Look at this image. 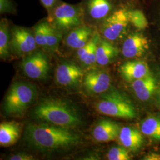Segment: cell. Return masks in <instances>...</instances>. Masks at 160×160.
Masks as SVG:
<instances>
[{
    "mask_svg": "<svg viewBox=\"0 0 160 160\" xmlns=\"http://www.w3.org/2000/svg\"><path fill=\"white\" fill-rule=\"evenodd\" d=\"M26 141L40 151H53L75 145L80 137L70 129L54 125L30 123L24 132Z\"/></svg>",
    "mask_w": 160,
    "mask_h": 160,
    "instance_id": "cell-1",
    "label": "cell"
},
{
    "mask_svg": "<svg viewBox=\"0 0 160 160\" xmlns=\"http://www.w3.org/2000/svg\"><path fill=\"white\" fill-rule=\"evenodd\" d=\"M36 118L57 126L69 129L82 123L80 115L67 102L59 98H45L34 109Z\"/></svg>",
    "mask_w": 160,
    "mask_h": 160,
    "instance_id": "cell-2",
    "label": "cell"
},
{
    "mask_svg": "<svg viewBox=\"0 0 160 160\" xmlns=\"http://www.w3.org/2000/svg\"><path fill=\"white\" fill-rule=\"evenodd\" d=\"M95 108L101 114L114 118L132 119L137 116L136 109L131 100L113 88L100 94Z\"/></svg>",
    "mask_w": 160,
    "mask_h": 160,
    "instance_id": "cell-3",
    "label": "cell"
},
{
    "mask_svg": "<svg viewBox=\"0 0 160 160\" xmlns=\"http://www.w3.org/2000/svg\"><path fill=\"white\" fill-rule=\"evenodd\" d=\"M46 19L62 34L85 24L80 3L71 4L62 1L48 14Z\"/></svg>",
    "mask_w": 160,
    "mask_h": 160,
    "instance_id": "cell-4",
    "label": "cell"
},
{
    "mask_svg": "<svg viewBox=\"0 0 160 160\" xmlns=\"http://www.w3.org/2000/svg\"><path fill=\"white\" fill-rule=\"evenodd\" d=\"M36 97L37 90L34 85L24 81L16 82L6 96L4 110L12 116L22 114L33 103Z\"/></svg>",
    "mask_w": 160,
    "mask_h": 160,
    "instance_id": "cell-5",
    "label": "cell"
},
{
    "mask_svg": "<svg viewBox=\"0 0 160 160\" xmlns=\"http://www.w3.org/2000/svg\"><path fill=\"white\" fill-rule=\"evenodd\" d=\"M131 25L129 9L119 7L97 28L101 37L111 42L124 38Z\"/></svg>",
    "mask_w": 160,
    "mask_h": 160,
    "instance_id": "cell-6",
    "label": "cell"
},
{
    "mask_svg": "<svg viewBox=\"0 0 160 160\" xmlns=\"http://www.w3.org/2000/svg\"><path fill=\"white\" fill-rule=\"evenodd\" d=\"M80 4L84 24L96 29L119 8L113 0H81Z\"/></svg>",
    "mask_w": 160,
    "mask_h": 160,
    "instance_id": "cell-7",
    "label": "cell"
},
{
    "mask_svg": "<svg viewBox=\"0 0 160 160\" xmlns=\"http://www.w3.org/2000/svg\"><path fill=\"white\" fill-rule=\"evenodd\" d=\"M37 47L33 30L17 26L11 28L10 50L14 54L26 57L34 52Z\"/></svg>",
    "mask_w": 160,
    "mask_h": 160,
    "instance_id": "cell-8",
    "label": "cell"
},
{
    "mask_svg": "<svg viewBox=\"0 0 160 160\" xmlns=\"http://www.w3.org/2000/svg\"><path fill=\"white\" fill-rule=\"evenodd\" d=\"M37 45L46 51L56 53L62 38V33L52 26L45 18L33 28Z\"/></svg>",
    "mask_w": 160,
    "mask_h": 160,
    "instance_id": "cell-9",
    "label": "cell"
},
{
    "mask_svg": "<svg viewBox=\"0 0 160 160\" xmlns=\"http://www.w3.org/2000/svg\"><path fill=\"white\" fill-rule=\"evenodd\" d=\"M151 48V41L142 31L136 30L128 34L123 40L121 52L126 58L142 57Z\"/></svg>",
    "mask_w": 160,
    "mask_h": 160,
    "instance_id": "cell-10",
    "label": "cell"
},
{
    "mask_svg": "<svg viewBox=\"0 0 160 160\" xmlns=\"http://www.w3.org/2000/svg\"><path fill=\"white\" fill-rule=\"evenodd\" d=\"M23 72L34 80L45 78L49 70V63L46 55L41 51H34L23 59L21 64Z\"/></svg>",
    "mask_w": 160,
    "mask_h": 160,
    "instance_id": "cell-11",
    "label": "cell"
},
{
    "mask_svg": "<svg viewBox=\"0 0 160 160\" xmlns=\"http://www.w3.org/2000/svg\"><path fill=\"white\" fill-rule=\"evenodd\" d=\"M83 71L74 63L65 62L58 66L55 78L61 86L71 87L78 85L83 78Z\"/></svg>",
    "mask_w": 160,
    "mask_h": 160,
    "instance_id": "cell-12",
    "label": "cell"
},
{
    "mask_svg": "<svg viewBox=\"0 0 160 160\" xmlns=\"http://www.w3.org/2000/svg\"><path fill=\"white\" fill-rule=\"evenodd\" d=\"M84 85L87 92L92 94H100L110 87V77L102 70H92L85 75Z\"/></svg>",
    "mask_w": 160,
    "mask_h": 160,
    "instance_id": "cell-13",
    "label": "cell"
},
{
    "mask_svg": "<svg viewBox=\"0 0 160 160\" xmlns=\"http://www.w3.org/2000/svg\"><path fill=\"white\" fill-rule=\"evenodd\" d=\"M96 29L83 24L68 32L65 38L67 46L73 50H78L90 41Z\"/></svg>",
    "mask_w": 160,
    "mask_h": 160,
    "instance_id": "cell-14",
    "label": "cell"
},
{
    "mask_svg": "<svg viewBox=\"0 0 160 160\" xmlns=\"http://www.w3.org/2000/svg\"><path fill=\"white\" fill-rule=\"evenodd\" d=\"M122 77L128 82L132 83L150 73L148 65L142 60H131L126 61L119 67Z\"/></svg>",
    "mask_w": 160,
    "mask_h": 160,
    "instance_id": "cell-15",
    "label": "cell"
},
{
    "mask_svg": "<svg viewBox=\"0 0 160 160\" xmlns=\"http://www.w3.org/2000/svg\"><path fill=\"white\" fill-rule=\"evenodd\" d=\"M120 129L119 125L115 122L107 119L100 120L94 128L92 136L97 142H109L118 138Z\"/></svg>",
    "mask_w": 160,
    "mask_h": 160,
    "instance_id": "cell-16",
    "label": "cell"
},
{
    "mask_svg": "<svg viewBox=\"0 0 160 160\" xmlns=\"http://www.w3.org/2000/svg\"><path fill=\"white\" fill-rule=\"evenodd\" d=\"M132 88L139 100L146 102L152 97L157 91V81L150 72L142 78L133 81Z\"/></svg>",
    "mask_w": 160,
    "mask_h": 160,
    "instance_id": "cell-17",
    "label": "cell"
},
{
    "mask_svg": "<svg viewBox=\"0 0 160 160\" xmlns=\"http://www.w3.org/2000/svg\"><path fill=\"white\" fill-rule=\"evenodd\" d=\"M142 134L135 128L125 126L121 128L118 139L122 146L129 151L135 152L143 145Z\"/></svg>",
    "mask_w": 160,
    "mask_h": 160,
    "instance_id": "cell-18",
    "label": "cell"
},
{
    "mask_svg": "<svg viewBox=\"0 0 160 160\" xmlns=\"http://www.w3.org/2000/svg\"><path fill=\"white\" fill-rule=\"evenodd\" d=\"M101 38L96 29L91 39L86 45L77 50V57L83 65L90 66L96 62V51Z\"/></svg>",
    "mask_w": 160,
    "mask_h": 160,
    "instance_id": "cell-19",
    "label": "cell"
},
{
    "mask_svg": "<svg viewBox=\"0 0 160 160\" xmlns=\"http://www.w3.org/2000/svg\"><path fill=\"white\" fill-rule=\"evenodd\" d=\"M119 53V51L112 42L101 38L96 51V63L105 66L110 63Z\"/></svg>",
    "mask_w": 160,
    "mask_h": 160,
    "instance_id": "cell-20",
    "label": "cell"
},
{
    "mask_svg": "<svg viewBox=\"0 0 160 160\" xmlns=\"http://www.w3.org/2000/svg\"><path fill=\"white\" fill-rule=\"evenodd\" d=\"M149 22L148 29L160 35V0H141Z\"/></svg>",
    "mask_w": 160,
    "mask_h": 160,
    "instance_id": "cell-21",
    "label": "cell"
},
{
    "mask_svg": "<svg viewBox=\"0 0 160 160\" xmlns=\"http://www.w3.org/2000/svg\"><path fill=\"white\" fill-rule=\"evenodd\" d=\"M21 128L15 122H6L0 124V145L7 147L16 143L20 137Z\"/></svg>",
    "mask_w": 160,
    "mask_h": 160,
    "instance_id": "cell-22",
    "label": "cell"
},
{
    "mask_svg": "<svg viewBox=\"0 0 160 160\" xmlns=\"http://www.w3.org/2000/svg\"><path fill=\"white\" fill-rule=\"evenodd\" d=\"M11 28L7 18H3L0 22V57L6 60L10 55Z\"/></svg>",
    "mask_w": 160,
    "mask_h": 160,
    "instance_id": "cell-23",
    "label": "cell"
},
{
    "mask_svg": "<svg viewBox=\"0 0 160 160\" xmlns=\"http://www.w3.org/2000/svg\"><path fill=\"white\" fill-rule=\"evenodd\" d=\"M140 128L143 135L160 141V115H149L142 122Z\"/></svg>",
    "mask_w": 160,
    "mask_h": 160,
    "instance_id": "cell-24",
    "label": "cell"
},
{
    "mask_svg": "<svg viewBox=\"0 0 160 160\" xmlns=\"http://www.w3.org/2000/svg\"><path fill=\"white\" fill-rule=\"evenodd\" d=\"M130 24L137 30L145 31L148 29L149 22L143 8L129 10Z\"/></svg>",
    "mask_w": 160,
    "mask_h": 160,
    "instance_id": "cell-25",
    "label": "cell"
},
{
    "mask_svg": "<svg viewBox=\"0 0 160 160\" xmlns=\"http://www.w3.org/2000/svg\"><path fill=\"white\" fill-rule=\"evenodd\" d=\"M107 157L109 160H129L131 157L129 150L123 146L113 147L108 153Z\"/></svg>",
    "mask_w": 160,
    "mask_h": 160,
    "instance_id": "cell-26",
    "label": "cell"
},
{
    "mask_svg": "<svg viewBox=\"0 0 160 160\" xmlns=\"http://www.w3.org/2000/svg\"><path fill=\"white\" fill-rule=\"evenodd\" d=\"M17 12V6L12 0H0L1 14L15 15Z\"/></svg>",
    "mask_w": 160,
    "mask_h": 160,
    "instance_id": "cell-27",
    "label": "cell"
},
{
    "mask_svg": "<svg viewBox=\"0 0 160 160\" xmlns=\"http://www.w3.org/2000/svg\"><path fill=\"white\" fill-rule=\"evenodd\" d=\"M118 7H124L129 10L143 8L141 0H113Z\"/></svg>",
    "mask_w": 160,
    "mask_h": 160,
    "instance_id": "cell-28",
    "label": "cell"
},
{
    "mask_svg": "<svg viewBox=\"0 0 160 160\" xmlns=\"http://www.w3.org/2000/svg\"><path fill=\"white\" fill-rule=\"evenodd\" d=\"M42 4L46 9L48 14H49L54 7L61 1V0H40Z\"/></svg>",
    "mask_w": 160,
    "mask_h": 160,
    "instance_id": "cell-29",
    "label": "cell"
},
{
    "mask_svg": "<svg viewBox=\"0 0 160 160\" xmlns=\"http://www.w3.org/2000/svg\"><path fill=\"white\" fill-rule=\"evenodd\" d=\"M32 155L26 154H18L11 156L8 160H34Z\"/></svg>",
    "mask_w": 160,
    "mask_h": 160,
    "instance_id": "cell-30",
    "label": "cell"
},
{
    "mask_svg": "<svg viewBox=\"0 0 160 160\" xmlns=\"http://www.w3.org/2000/svg\"><path fill=\"white\" fill-rule=\"evenodd\" d=\"M143 160H160V154L157 153L151 152L145 156Z\"/></svg>",
    "mask_w": 160,
    "mask_h": 160,
    "instance_id": "cell-31",
    "label": "cell"
},
{
    "mask_svg": "<svg viewBox=\"0 0 160 160\" xmlns=\"http://www.w3.org/2000/svg\"><path fill=\"white\" fill-rule=\"evenodd\" d=\"M158 102L160 104V89L158 90Z\"/></svg>",
    "mask_w": 160,
    "mask_h": 160,
    "instance_id": "cell-32",
    "label": "cell"
}]
</instances>
